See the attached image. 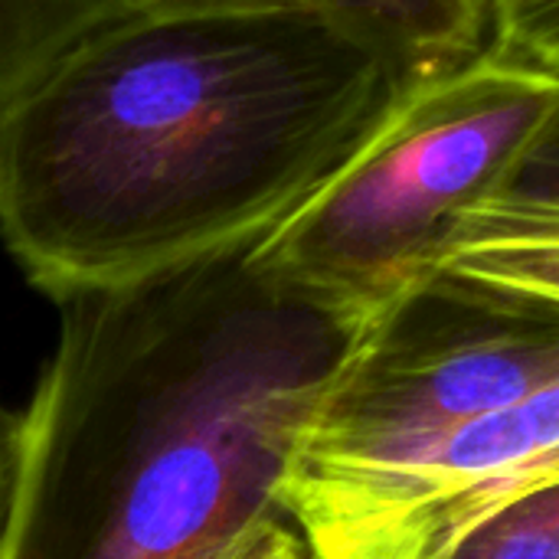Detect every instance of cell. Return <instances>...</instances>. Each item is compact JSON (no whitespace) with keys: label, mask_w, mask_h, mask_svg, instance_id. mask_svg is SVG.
Returning <instances> with one entry per match:
<instances>
[{"label":"cell","mask_w":559,"mask_h":559,"mask_svg":"<svg viewBox=\"0 0 559 559\" xmlns=\"http://www.w3.org/2000/svg\"><path fill=\"white\" fill-rule=\"evenodd\" d=\"M16 459H20V413L0 403V554H3V537H7L10 504H13Z\"/></svg>","instance_id":"obj_12"},{"label":"cell","mask_w":559,"mask_h":559,"mask_svg":"<svg viewBox=\"0 0 559 559\" xmlns=\"http://www.w3.org/2000/svg\"><path fill=\"white\" fill-rule=\"evenodd\" d=\"M491 242H559V121L498 197L455 223L445 255Z\"/></svg>","instance_id":"obj_7"},{"label":"cell","mask_w":559,"mask_h":559,"mask_svg":"<svg viewBox=\"0 0 559 559\" xmlns=\"http://www.w3.org/2000/svg\"><path fill=\"white\" fill-rule=\"evenodd\" d=\"M134 0H0V111Z\"/></svg>","instance_id":"obj_6"},{"label":"cell","mask_w":559,"mask_h":559,"mask_svg":"<svg viewBox=\"0 0 559 559\" xmlns=\"http://www.w3.org/2000/svg\"><path fill=\"white\" fill-rule=\"evenodd\" d=\"M557 380V301L432 269L354 334L288 472L403 459Z\"/></svg>","instance_id":"obj_4"},{"label":"cell","mask_w":559,"mask_h":559,"mask_svg":"<svg viewBox=\"0 0 559 559\" xmlns=\"http://www.w3.org/2000/svg\"><path fill=\"white\" fill-rule=\"evenodd\" d=\"M144 13H246V10H285L318 7L314 0H134Z\"/></svg>","instance_id":"obj_11"},{"label":"cell","mask_w":559,"mask_h":559,"mask_svg":"<svg viewBox=\"0 0 559 559\" xmlns=\"http://www.w3.org/2000/svg\"><path fill=\"white\" fill-rule=\"evenodd\" d=\"M377 46L406 82L452 72L491 43L488 0H314Z\"/></svg>","instance_id":"obj_5"},{"label":"cell","mask_w":559,"mask_h":559,"mask_svg":"<svg viewBox=\"0 0 559 559\" xmlns=\"http://www.w3.org/2000/svg\"><path fill=\"white\" fill-rule=\"evenodd\" d=\"M439 269L559 305V242H491L449 252Z\"/></svg>","instance_id":"obj_9"},{"label":"cell","mask_w":559,"mask_h":559,"mask_svg":"<svg viewBox=\"0 0 559 559\" xmlns=\"http://www.w3.org/2000/svg\"><path fill=\"white\" fill-rule=\"evenodd\" d=\"M406 85L321 7L134 10L0 111V239L56 305L259 242Z\"/></svg>","instance_id":"obj_1"},{"label":"cell","mask_w":559,"mask_h":559,"mask_svg":"<svg viewBox=\"0 0 559 559\" xmlns=\"http://www.w3.org/2000/svg\"><path fill=\"white\" fill-rule=\"evenodd\" d=\"M488 49L521 69L559 79V0H488Z\"/></svg>","instance_id":"obj_10"},{"label":"cell","mask_w":559,"mask_h":559,"mask_svg":"<svg viewBox=\"0 0 559 559\" xmlns=\"http://www.w3.org/2000/svg\"><path fill=\"white\" fill-rule=\"evenodd\" d=\"M242 559H311V554H308L301 534L288 521H282L269 534H262Z\"/></svg>","instance_id":"obj_13"},{"label":"cell","mask_w":559,"mask_h":559,"mask_svg":"<svg viewBox=\"0 0 559 559\" xmlns=\"http://www.w3.org/2000/svg\"><path fill=\"white\" fill-rule=\"evenodd\" d=\"M559 121V79L491 49L409 82L255 259L364 328L439 269L455 223L498 197Z\"/></svg>","instance_id":"obj_3"},{"label":"cell","mask_w":559,"mask_h":559,"mask_svg":"<svg viewBox=\"0 0 559 559\" xmlns=\"http://www.w3.org/2000/svg\"><path fill=\"white\" fill-rule=\"evenodd\" d=\"M357 331L255 242L59 301L0 559H242Z\"/></svg>","instance_id":"obj_2"},{"label":"cell","mask_w":559,"mask_h":559,"mask_svg":"<svg viewBox=\"0 0 559 559\" xmlns=\"http://www.w3.org/2000/svg\"><path fill=\"white\" fill-rule=\"evenodd\" d=\"M449 559H559V485L495 511Z\"/></svg>","instance_id":"obj_8"}]
</instances>
